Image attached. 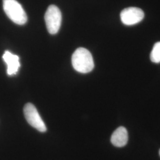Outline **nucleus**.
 <instances>
[{
  "instance_id": "f257e3e1",
  "label": "nucleus",
  "mask_w": 160,
  "mask_h": 160,
  "mask_svg": "<svg viewBox=\"0 0 160 160\" xmlns=\"http://www.w3.org/2000/svg\"><path fill=\"white\" fill-rule=\"evenodd\" d=\"M72 64L75 70L82 74L91 72L94 67L91 53L83 48L75 50L72 56Z\"/></svg>"
},
{
  "instance_id": "f03ea898",
  "label": "nucleus",
  "mask_w": 160,
  "mask_h": 160,
  "mask_svg": "<svg viewBox=\"0 0 160 160\" xmlns=\"http://www.w3.org/2000/svg\"><path fill=\"white\" fill-rule=\"evenodd\" d=\"M3 8L7 16L14 23L23 25L27 22L26 13L16 0H3Z\"/></svg>"
},
{
  "instance_id": "7ed1b4c3",
  "label": "nucleus",
  "mask_w": 160,
  "mask_h": 160,
  "mask_svg": "<svg viewBox=\"0 0 160 160\" xmlns=\"http://www.w3.org/2000/svg\"><path fill=\"white\" fill-rule=\"evenodd\" d=\"M46 28L50 34L57 33L62 22V14L60 10L54 5L49 6L45 14Z\"/></svg>"
},
{
  "instance_id": "20e7f679",
  "label": "nucleus",
  "mask_w": 160,
  "mask_h": 160,
  "mask_svg": "<svg viewBox=\"0 0 160 160\" xmlns=\"http://www.w3.org/2000/svg\"><path fill=\"white\" fill-rule=\"evenodd\" d=\"M24 117L29 125L33 127L38 131H46V126L42 120L40 114L34 105L32 103H27L23 109Z\"/></svg>"
},
{
  "instance_id": "39448f33",
  "label": "nucleus",
  "mask_w": 160,
  "mask_h": 160,
  "mask_svg": "<svg viewBox=\"0 0 160 160\" xmlns=\"http://www.w3.org/2000/svg\"><path fill=\"white\" fill-rule=\"evenodd\" d=\"M144 17L143 11L137 7H128L120 13L122 22L126 26H132L139 23Z\"/></svg>"
},
{
  "instance_id": "423d86ee",
  "label": "nucleus",
  "mask_w": 160,
  "mask_h": 160,
  "mask_svg": "<svg viewBox=\"0 0 160 160\" xmlns=\"http://www.w3.org/2000/svg\"><path fill=\"white\" fill-rule=\"evenodd\" d=\"M2 58L7 65V74L8 75L16 74L20 67L19 57L10 52L6 51L2 55Z\"/></svg>"
},
{
  "instance_id": "0eeeda50",
  "label": "nucleus",
  "mask_w": 160,
  "mask_h": 160,
  "mask_svg": "<svg viewBox=\"0 0 160 160\" xmlns=\"http://www.w3.org/2000/svg\"><path fill=\"white\" fill-rule=\"evenodd\" d=\"M110 140L115 147H123L125 146L128 141V133L126 128L123 126L117 128L112 133Z\"/></svg>"
},
{
  "instance_id": "6e6552de",
  "label": "nucleus",
  "mask_w": 160,
  "mask_h": 160,
  "mask_svg": "<svg viewBox=\"0 0 160 160\" xmlns=\"http://www.w3.org/2000/svg\"><path fill=\"white\" fill-rule=\"evenodd\" d=\"M150 59L154 63L160 62V42H157L152 48L151 52Z\"/></svg>"
},
{
  "instance_id": "1a4fd4ad",
  "label": "nucleus",
  "mask_w": 160,
  "mask_h": 160,
  "mask_svg": "<svg viewBox=\"0 0 160 160\" xmlns=\"http://www.w3.org/2000/svg\"></svg>"
}]
</instances>
